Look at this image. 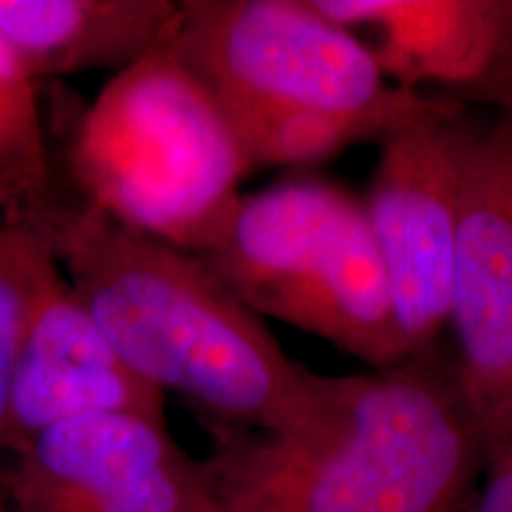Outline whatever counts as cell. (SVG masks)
<instances>
[{"label": "cell", "instance_id": "obj_8", "mask_svg": "<svg viewBox=\"0 0 512 512\" xmlns=\"http://www.w3.org/2000/svg\"><path fill=\"white\" fill-rule=\"evenodd\" d=\"M320 15L368 31L392 86L425 83L512 112V0H311Z\"/></svg>", "mask_w": 512, "mask_h": 512}, {"label": "cell", "instance_id": "obj_11", "mask_svg": "<svg viewBox=\"0 0 512 512\" xmlns=\"http://www.w3.org/2000/svg\"><path fill=\"white\" fill-rule=\"evenodd\" d=\"M361 200L342 185L299 178L242 195L226 233L200 259L247 309L268 302L297 280L330 245Z\"/></svg>", "mask_w": 512, "mask_h": 512}, {"label": "cell", "instance_id": "obj_17", "mask_svg": "<svg viewBox=\"0 0 512 512\" xmlns=\"http://www.w3.org/2000/svg\"><path fill=\"white\" fill-rule=\"evenodd\" d=\"M0 512H8V508H5V503H3V498H0Z\"/></svg>", "mask_w": 512, "mask_h": 512}, {"label": "cell", "instance_id": "obj_15", "mask_svg": "<svg viewBox=\"0 0 512 512\" xmlns=\"http://www.w3.org/2000/svg\"><path fill=\"white\" fill-rule=\"evenodd\" d=\"M46 230L0 219V451H5L10 382L38 302L60 275Z\"/></svg>", "mask_w": 512, "mask_h": 512}, {"label": "cell", "instance_id": "obj_16", "mask_svg": "<svg viewBox=\"0 0 512 512\" xmlns=\"http://www.w3.org/2000/svg\"><path fill=\"white\" fill-rule=\"evenodd\" d=\"M458 512H512V444L486 460L477 489Z\"/></svg>", "mask_w": 512, "mask_h": 512}, {"label": "cell", "instance_id": "obj_10", "mask_svg": "<svg viewBox=\"0 0 512 512\" xmlns=\"http://www.w3.org/2000/svg\"><path fill=\"white\" fill-rule=\"evenodd\" d=\"M261 316L325 339L373 370L392 368L411 356L363 202Z\"/></svg>", "mask_w": 512, "mask_h": 512}, {"label": "cell", "instance_id": "obj_5", "mask_svg": "<svg viewBox=\"0 0 512 512\" xmlns=\"http://www.w3.org/2000/svg\"><path fill=\"white\" fill-rule=\"evenodd\" d=\"M477 128L434 100L382 140L363 200L411 356L437 347L448 328L463 171Z\"/></svg>", "mask_w": 512, "mask_h": 512}, {"label": "cell", "instance_id": "obj_2", "mask_svg": "<svg viewBox=\"0 0 512 512\" xmlns=\"http://www.w3.org/2000/svg\"><path fill=\"white\" fill-rule=\"evenodd\" d=\"M219 512H458L486 451L444 339L392 368L339 377L337 415L280 439L209 422Z\"/></svg>", "mask_w": 512, "mask_h": 512}, {"label": "cell", "instance_id": "obj_9", "mask_svg": "<svg viewBox=\"0 0 512 512\" xmlns=\"http://www.w3.org/2000/svg\"><path fill=\"white\" fill-rule=\"evenodd\" d=\"M98 413L164 420V394L121 361L60 273L38 302L19 349L5 451L15 453L50 427Z\"/></svg>", "mask_w": 512, "mask_h": 512}, {"label": "cell", "instance_id": "obj_14", "mask_svg": "<svg viewBox=\"0 0 512 512\" xmlns=\"http://www.w3.org/2000/svg\"><path fill=\"white\" fill-rule=\"evenodd\" d=\"M57 200L36 81L0 34V219L41 226Z\"/></svg>", "mask_w": 512, "mask_h": 512}, {"label": "cell", "instance_id": "obj_13", "mask_svg": "<svg viewBox=\"0 0 512 512\" xmlns=\"http://www.w3.org/2000/svg\"><path fill=\"white\" fill-rule=\"evenodd\" d=\"M434 105L420 91L392 86L375 105L354 112H226L249 166L318 164L351 145L382 143Z\"/></svg>", "mask_w": 512, "mask_h": 512}, {"label": "cell", "instance_id": "obj_12", "mask_svg": "<svg viewBox=\"0 0 512 512\" xmlns=\"http://www.w3.org/2000/svg\"><path fill=\"white\" fill-rule=\"evenodd\" d=\"M174 0H0V34L31 79L131 67L169 48Z\"/></svg>", "mask_w": 512, "mask_h": 512}, {"label": "cell", "instance_id": "obj_7", "mask_svg": "<svg viewBox=\"0 0 512 512\" xmlns=\"http://www.w3.org/2000/svg\"><path fill=\"white\" fill-rule=\"evenodd\" d=\"M448 325L489 460L512 444V112L479 126L467 150Z\"/></svg>", "mask_w": 512, "mask_h": 512}, {"label": "cell", "instance_id": "obj_6", "mask_svg": "<svg viewBox=\"0 0 512 512\" xmlns=\"http://www.w3.org/2000/svg\"><path fill=\"white\" fill-rule=\"evenodd\" d=\"M8 512H219L202 460L166 420L98 413L55 425L0 472Z\"/></svg>", "mask_w": 512, "mask_h": 512}, {"label": "cell", "instance_id": "obj_1", "mask_svg": "<svg viewBox=\"0 0 512 512\" xmlns=\"http://www.w3.org/2000/svg\"><path fill=\"white\" fill-rule=\"evenodd\" d=\"M76 299L121 361L209 422L306 439L337 415L339 377L292 361L261 316L197 254L121 226L79 200L41 221Z\"/></svg>", "mask_w": 512, "mask_h": 512}, {"label": "cell", "instance_id": "obj_3", "mask_svg": "<svg viewBox=\"0 0 512 512\" xmlns=\"http://www.w3.org/2000/svg\"><path fill=\"white\" fill-rule=\"evenodd\" d=\"M79 202L190 254L226 233L252 166L233 126L174 50L107 81L67 152Z\"/></svg>", "mask_w": 512, "mask_h": 512}, {"label": "cell", "instance_id": "obj_4", "mask_svg": "<svg viewBox=\"0 0 512 512\" xmlns=\"http://www.w3.org/2000/svg\"><path fill=\"white\" fill-rule=\"evenodd\" d=\"M171 50L223 112H354L392 91L368 43L311 0H183Z\"/></svg>", "mask_w": 512, "mask_h": 512}]
</instances>
